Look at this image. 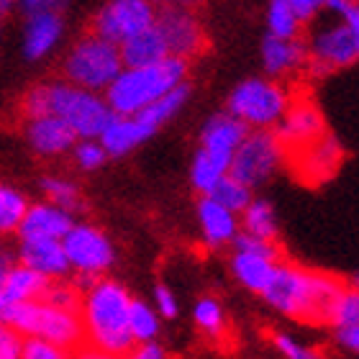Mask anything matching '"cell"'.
<instances>
[{
  "label": "cell",
  "mask_w": 359,
  "mask_h": 359,
  "mask_svg": "<svg viewBox=\"0 0 359 359\" xmlns=\"http://www.w3.org/2000/svg\"><path fill=\"white\" fill-rule=\"evenodd\" d=\"M128 331L134 344H147V341H157L159 337V316L154 306H149L147 300L134 298L131 311H128Z\"/></svg>",
  "instance_id": "cell-32"
},
{
  "label": "cell",
  "mask_w": 359,
  "mask_h": 359,
  "mask_svg": "<svg viewBox=\"0 0 359 359\" xmlns=\"http://www.w3.org/2000/svg\"><path fill=\"white\" fill-rule=\"evenodd\" d=\"M337 339H339V344L346 346L349 352H357L359 354V329L337 331Z\"/></svg>",
  "instance_id": "cell-46"
},
{
  "label": "cell",
  "mask_w": 359,
  "mask_h": 359,
  "mask_svg": "<svg viewBox=\"0 0 359 359\" xmlns=\"http://www.w3.org/2000/svg\"><path fill=\"white\" fill-rule=\"evenodd\" d=\"M46 287H49V280H44L34 269L23 267L18 262L8 269V275L0 280V295L6 298V303L11 308L21 306V303H31V300H41Z\"/></svg>",
  "instance_id": "cell-22"
},
{
  "label": "cell",
  "mask_w": 359,
  "mask_h": 359,
  "mask_svg": "<svg viewBox=\"0 0 359 359\" xmlns=\"http://www.w3.org/2000/svg\"><path fill=\"white\" fill-rule=\"evenodd\" d=\"M118 49H121L123 67H151V65H157V62L170 57L165 41L159 36L157 26H151V29L131 36L128 41H123Z\"/></svg>",
  "instance_id": "cell-25"
},
{
  "label": "cell",
  "mask_w": 359,
  "mask_h": 359,
  "mask_svg": "<svg viewBox=\"0 0 359 359\" xmlns=\"http://www.w3.org/2000/svg\"><path fill=\"white\" fill-rule=\"evenodd\" d=\"M26 142H29L31 151L44 159H57L65 154H72L75 144L80 142L75 136V131L62 123L54 116H36V118H26L23 126Z\"/></svg>",
  "instance_id": "cell-17"
},
{
  "label": "cell",
  "mask_w": 359,
  "mask_h": 359,
  "mask_svg": "<svg viewBox=\"0 0 359 359\" xmlns=\"http://www.w3.org/2000/svg\"><path fill=\"white\" fill-rule=\"evenodd\" d=\"M131 292L111 277H100L83 292L80 300V321L85 331V346L97 352L126 357L134 349V339L128 331Z\"/></svg>",
  "instance_id": "cell-1"
},
{
  "label": "cell",
  "mask_w": 359,
  "mask_h": 359,
  "mask_svg": "<svg viewBox=\"0 0 359 359\" xmlns=\"http://www.w3.org/2000/svg\"><path fill=\"white\" fill-rule=\"evenodd\" d=\"M26 339L8 323H0V359H21Z\"/></svg>",
  "instance_id": "cell-41"
},
{
  "label": "cell",
  "mask_w": 359,
  "mask_h": 359,
  "mask_svg": "<svg viewBox=\"0 0 359 359\" xmlns=\"http://www.w3.org/2000/svg\"><path fill=\"white\" fill-rule=\"evenodd\" d=\"M239 231L249 233V236H255V239L275 241L280 226H277V216H275L272 203L264 201V198H255V201L244 208V213H241Z\"/></svg>",
  "instance_id": "cell-27"
},
{
  "label": "cell",
  "mask_w": 359,
  "mask_h": 359,
  "mask_svg": "<svg viewBox=\"0 0 359 359\" xmlns=\"http://www.w3.org/2000/svg\"><path fill=\"white\" fill-rule=\"evenodd\" d=\"M285 165V149L277 142L275 131H249L229 165V177L255 190L275 177Z\"/></svg>",
  "instance_id": "cell-9"
},
{
  "label": "cell",
  "mask_w": 359,
  "mask_h": 359,
  "mask_svg": "<svg viewBox=\"0 0 359 359\" xmlns=\"http://www.w3.org/2000/svg\"><path fill=\"white\" fill-rule=\"evenodd\" d=\"M49 306L62 308V311H80V300H83V292L77 290L75 283H67V280H57V283H49L44 298Z\"/></svg>",
  "instance_id": "cell-36"
},
{
  "label": "cell",
  "mask_w": 359,
  "mask_h": 359,
  "mask_svg": "<svg viewBox=\"0 0 359 359\" xmlns=\"http://www.w3.org/2000/svg\"><path fill=\"white\" fill-rule=\"evenodd\" d=\"M121 72H123L121 49L90 31L69 46L62 60L65 83L83 88L88 93H97V95H103Z\"/></svg>",
  "instance_id": "cell-5"
},
{
  "label": "cell",
  "mask_w": 359,
  "mask_h": 359,
  "mask_svg": "<svg viewBox=\"0 0 359 359\" xmlns=\"http://www.w3.org/2000/svg\"><path fill=\"white\" fill-rule=\"evenodd\" d=\"M198 221H201L203 241L208 247L233 244V239L239 236V216H233L231 210L218 205L213 198L198 201Z\"/></svg>",
  "instance_id": "cell-21"
},
{
  "label": "cell",
  "mask_w": 359,
  "mask_h": 359,
  "mask_svg": "<svg viewBox=\"0 0 359 359\" xmlns=\"http://www.w3.org/2000/svg\"><path fill=\"white\" fill-rule=\"evenodd\" d=\"M280 259L262 255H247V252H233L231 255V272L236 277V283L247 290L262 295L267 290V285L272 283Z\"/></svg>",
  "instance_id": "cell-24"
},
{
  "label": "cell",
  "mask_w": 359,
  "mask_h": 359,
  "mask_svg": "<svg viewBox=\"0 0 359 359\" xmlns=\"http://www.w3.org/2000/svg\"><path fill=\"white\" fill-rule=\"evenodd\" d=\"M341 157H344L341 144L331 134H326L323 139H318V142L306 147V149L298 151V154H290L285 162H290V167L295 170V175H298L303 182L318 185V182L329 180L331 175L337 172L339 165H341Z\"/></svg>",
  "instance_id": "cell-16"
},
{
  "label": "cell",
  "mask_w": 359,
  "mask_h": 359,
  "mask_svg": "<svg viewBox=\"0 0 359 359\" xmlns=\"http://www.w3.org/2000/svg\"><path fill=\"white\" fill-rule=\"evenodd\" d=\"M229 177V167H224L221 162H216L213 157H208L205 151H195L193 165H190V182L203 198H208L218 185L221 180Z\"/></svg>",
  "instance_id": "cell-30"
},
{
  "label": "cell",
  "mask_w": 359,
  "mask_h": 359,
  "mask_svg": "<svg viewBox=\"0 0 359 359\" xmlns=\"http://www.w3.org/2000/svg\"><path fill=\"white\" fill-rule=\"evenodd\" d=\"M341 287L344 283L337 277L311 272L290 262H280L262 298L287 318L326 321V313Z\"/></svg>",
  "instance_id": "cell-3"
},
{
  "label": "cell",
  "mask_w": 359,
  "mask_h": 359,
  "mask_svg": "<svg viewBox=\"0 0 359 359\" xmlns=\"http://www.w3.org/2000/svg\"><path fill=\"white\" fill-rule=\"evenodd\" d=\"M185 77L187 62L175 57H167L151 67H123V72L113 80L103 97L113 116H136L162 100L175 88L185 85Z\"/></svg>",
  "instance_id": "cell-4"
},
{
  "label": "cell",
  "mask_w": 359,
  "mask_h": 359,
  "mask_svg": "<svg viewBox=\"0 0 359 359\" xmlns=\"http://www.w3.org/2000/svg\"><path fill=\"white\" fill-rule=\"evenodd\" d=\"M247 134L249 128L241 121L233 118L229 111L213 113L201 128V147L198 149L205 151L208 157H213L224 167H229Z\"/></svg>",
  "instance_id": "cell-15"
},
{
  "label": "cell",
  "mask_w": 359,
  "mask_h": 359,
  "mask_svg": "<svg viewBox=\"0 0 359 359\" xmlns=\"http://www.w3.org/2000/svg\"><path fill=\"white\" fill-rule=\"evenodd\" d=\"M308 69L311 75L323 77L344 69L359 60V39L341 18L318 29L308 41Z\"/></svg>",
  "instance_id": "cell-13"
},
{
  "label": "cell",
  "mask_w": 359,
  "mask_h": 359,
  "mask_svg": "<svg viewBox=\"0 0 359 359\" xmlns=\"http://www.w3.org/2000/svg\"><path fill=\"white\" fill-rule=\"evenodd\" d=\"M6 323L15 329L23 339H39L46 344L62 346L67 352H77L85 346V331L80 311H62L49 306L46 300H31L13 306Z\"/></svg>",
  "instance_id": "cell-6"
},
{
  "label": "cell",
  "mask_w": 359,
  "mask_h": 359,
  "mask_svg": "<svg viewBox=\"0 0 359 359\" xmlns=\"http://www.w3.org/2000/svg\"><path fill=\"white\" fill-rule=\"evenodd\" d=\"M62 249L67 257V264L72 272H77V290L85 292L93 283L113 267L116 262V249L113 241L103 229L93 224H75L62 239Z\"/></svg>",
  "instance_id": "cell-8"
},
{
  "label": "cell",
  "mask_w": 359,
  "mask_h": 359,
  "mask_svg": "<svg viewBox=\"0 0 359 359\" xmlns=\"http://www.w3.org/2000/svg\"><path fill=\"white\" fill-rule=\"evenodd\" d=\"M157 21V6L149 0H111L95 11L90 34L121 46L131 36L151 29Z\"/></svg>",
  "instance_id": "cell-12"
},
{
  "label": "cell",
  "mask_w": 359,
  "mask_h": 359,
  "mask_svg": "<svg viewBox=\"0 0 359 359\" xmlns=\"http://www.w3.org/2000/svg\"><path fill=\"white\" fill-rule=\"evenodd\" d=\"M13 255L15 262L34 269L36 275H41L49 283L65 280L69 272L62 241H18Z\"/></svg>",
  "instance_id": "cell-20"
},
{
  "label": "cell",
  "mask_w": 359,
  "mask_h": 359,
  "mask_svg": "<svg viewBox=\"0 0 359 359\" xmlns=\"http://www.w3.org/2000/svg\"><path fill=\"white\" fill-rule=\"evenodd\" d=\"M147 139H149L147 128L134 116H113L97 142H100V147L105 149L108 157H123V154L136 149Z\"/></svg>",
  "instance_id": "cell-23"
},
{
  "label": "cell",
  "mask_w": 359,
  "mask_h": 359,
  "mask_svg": "<svg viewBox=\"0 0 359 359\" xmlns=\"http://www.w3.org/2000/svg\"><path fill=\"white\" fill-rule=\"evenodd\" d=\"M233 252H247V255H262V257H272V259H277V257H280L275 241L255 239V236H249V233H241V231H239V236L233 239Z\"/></svg>",
  "instance_id": "cell-40"
},
{
  "label": "cell",
  "mask_w": 359,
  "mask_h": 359,
  "mask_svg": "<svg viewBox=\"0 0 359 359\" xmlns=\"http://www.w3.org/2000/svg\"><path fill=\"white\" fill-rule=\"evenodd\" d=\"M300 21L290 8V0H272L267 6V36L275 39H298Z\"/></svg>",
  "instance_id": "cell-33"
},
{
  "label": "cell",
  "mask_w": 359,
  "mask_h": 359,
  "mask_svg": "<svg viewBox=\"0 0 359 359\" xmlns=\"http://www.w3.org/2000/svg\"><path fill=\"white\" fill-rule=\"evenodd\" d=\"M193 318L198 323V329H203L208 337H221L226 329V313H224V306L218 303L216 298H201L195 303L193 308Z\"/></svg>",
  "instance_id": "cell-35"
},
{
  "label": "cell",
  "mask_w": 359,
  "mask_h": 359,
  "mask_svg": "<svg viewBox=\"0 0 359 359\" xmlns=\"http://www.w3.org/2000/svg\"><path fill=\"white\" fill-rule=\"evenodd\" d=\"M11 11H13V3H8V0H0V29H3L6 18L11 15Z\"/></svg>",
  "instance_id": "cell-49"
},
{
  "label": "cell",
  "mask_w": 359,
  "mask_h": 359,
  "mask_svg": "<svg viewBox=\"0 0 359 359\" xmlns=\"http://www.w3.org/2000/svg\"><path fill=\"white\" fill-rule=\"evenodd\" d=\"M262 67L267 72L269 80H285L290 75H298L300 69L308 67V46L303 39H275L264 36L262 39Z\"/></svg>",
  "instance_id": "cell-19"
},
{
  "label": "cell",
  "mask_w": 359,
  "mask_h": 359,
  "mask_svg": "<svg viewBox=\"0 0 359 359\" xmlns=\"http://www.w3.org/2000/svg\"><path fill=\"white\" fill-rule=\"evenodd\" d=\"M157 26L159 36L165 41L167 54L175 60H193L201 52H205L208 34L203 26L201 13L193 6L185 3H165L157 8Z\"/></svg>",
  "instance_id": "cell-11"
},
{
  "label": "cell",
  "mask_w": 359,
  "mask_h": 359,
  "mask_svg": "<svg viewBox=\"0 0 359 359\" xmlns=\"http://www.w3.org/2000/svg\"><path fill=\"white\" fill-rule=\"evenodd\" d=\"M72 359H123V357H113V354H105V352H97L93 346H80Z\"/></svg>",
  "instance_id": "cell-48"
},
{
  "label": "cell",
  "mask_w": 359,
  "mask_h": 359,
  "mask_svg": "<svg viewBox=\"0 0 359 359\" xmlns=\"http://www.w3.org/2000/svg\"><path fill=\"white\" fill-rule=\"evenodd\" d=\"M187 97H190V85L185 83V85H180V88H175L172 93H167V95L162 97V100H157L154 105L144 108L142 113H136L134 118L147 128V134L154 136L159 128L165 126L167 121L175 118V116L185 108Z\"/></svg>",
  "instance_id": "cell-26"
},
{
  "label": "cell",
  "mask_w": 359,
  "mask_h": 359,
  "mask_svg": "<svg viewBox=\"0 0 359 359\" xmlns=\"http://www.w3.org/2000/svg\"><path fill=\"white\" fill-rule=\"evenodd\" d=\"M72 159H75V165L80 167V170L95 172V170H100V167L105 165L108 154H105V149L100 147L97 139H80V142L75 144V149H72Z\"/></svg>",
  "instance_id": "cell-37"
},
{
  "label": "cell",
  "mask_w": 359,
  "mask_h": 359,
  "mask_svg": "<svg viewBox=\"0 0 359 359\" xmlns=\"http://www.w3.org/2000/svg\"><path fill=\"white\" fill-rule=\"evenodd\" d=\"M326 321L334 326L337 331L346 329H359V290L352 285H344L337 292V298L331 303Z\"/></svg>",
  "instance_id": "cell-31"
},
{
  "label": "cell",
  "mask_w": 359,
  "mask_h": 359,
  "mask_svg": "<svg viewBox=\"0 0 359 359\" xmlns=\"http://www.w3.org/2000/svg\"><path fill=\"white\" fill-rule=\"evenodd\" d=\"M290 8L295 18L300 21V26H306V23H311L316 15L321 13L323 3L321 0H290Z\"/></svg>",
  "instance_id": "cell-44"
},
{
  "label": "cell",
  "mask_w": 359,
  "mask_h": 359,
  "mask_svg": "<svg viewBox=\"0 0 359 359\" xmlns=\"http://www.w3.org/2000/svg\"><path fill=\"white\" fill-rule=\"evenodd\" d=\"M75 226V218L67 210L57 208L52 203L39 201L29 203V210L18 226V241H62Z\"/></svg>",
  "instance_id": "cell-18"
},
{
  "label": "cell",
  "mask_w": 359,
  "mask_h": 359,
  "mask_svg": "<svg viewBox=\"0 0 359 359\" xmlns=\"http://www.w3.org/2000/svg\"><path fill=\"white\" fill-rule=\"evenodd\" d=\"M21 108L26 118L54 116L75 131L77 139H100L108 121L113 118L111 108L103 95L88 93L65 80L39 83L23 95Z\"/></svg>",
  "instance_id": "cell-2"
},
{
  "label": "cell",
  "mask_w": 359,
  "mask_h": 359,
  "mask_svg": "<svg viewBox=\"0 0 359 359\" xmlns=\"http://www.w3.org/2000/svg\"><path fill=\"white\" fill-rule=\"evenodd\" d=\"M15 264V255L11 252V247L6 244V239H0V280L8 275V269Z\"/></svg>",
  "instance_id": "cell-47"
},
{
  "label": "cell",
  "mask_w": 359,
  "mask_h": 359,
  "mask_svg": "<svg viewBox=\"0 0 359 359\" xmlns=\"http://www.w3.org/2000/svg\"><path fill=\"white\" fill-rule=\"evenodd\" d=\"M292 100L295 97L285 83L269 77H249L231 90L226 111L241 121L249 131H275Z\"/></svg>",
  "instance_id": "cell-7"
},
{
  "label": "cell",
  "mask_w": 359,
  "mask_h": 359,
  "mask_svg": "<svg viewBox=\"0 0 359 359\" xmlns=\"http://www.w3.org/2000/svg\"><path fill=\"white\" fill-rule=\"evenodd\" d=\"M352 287H357V290H359V275H357V277H354V280H352Z\"/></svg>",
  "instance_id": "cell-51"
},
{
  "label": "cell",
  "mask_w": 359,
  "mask_h": 359,
  "mask_svg": "<svg viewBox=\"0 0 359 359\" xmlns=\"http://www.w3.org/2000/svg\"><path fill=\"white\" fill-rule=\"evenodd\" d=\"M39 185H41V193L46 195V203H52V205H57V208L67 210L69 216L85 208L83 190H80L77 182H72L69 177H62V175H46V177H41Z\"/></svg>",
  "instance_id": "cell-28"
},
{
  "label": "cell",
  "mask_w": 359,
  "mask_h": 359,
  "mask_svg": "<svg viewBox=\"0 0 359 359\" xmlns=\"http://www.w3.org/2000/svg\"><path fill=\"white\" fill-rule=\"evenodd\" d=\"M272 344H275V349L280 352L283 359H321V354L316 352L313 346L295 339L287 331H275L272 334Z\"/></svg>",
  "instance_id": "cell-38"
},
{
  "label": "cell",
  "mask_w": 359,
  "mask_h": 359,
  "mask_svg": "<svg viewBox=\"0 0 359 359\" xmlns=\"http://www.w3.org/2000/svg\"><path fill=\"white\" fill-rule=\"evenodd\" d=\"M21 52L26 60L41 62L60 46L65 36V13L60 3L23 0L21 6Z\"/></svg>",
  "instance_id": "cell-10"
},
{
  "label": "cell",
  "mask_w": 359,
  "mask_h": 359,
  "mask_svg": "<svg viewBox=\"0 0 359 359\" xmlns=\"http://www.w3.org/2000/svg\"><path fill=\"white\" fill-rule=\"evenodd\" d=\"M154 311H157V316H162V318H175L180 311L177 306V295H175L167 285H157L154 287Z\"/></svg>",
  "instance_id": "cell-43"
},
{
  "label": "cell",
  "mask_w": 359,
  "mask_h": 359,
  "mask_svg": "<svg viewBox=\"0 0 359 359\" xmlns=\"http://www.w3.org/2000/svg\"><path fill=\"white\" fill-rule=\"evenodd\" d=\"M8 313H11V306H8V303H6V298H3V295H0V323H6Z\"/></svg>",
  "instance_id": "cell-50"
},
{
  "label": "cell",
  "mask_w": 359,
  "mask_h": 359,
  "mask_svg": "<svg viewBox=\"0 0 359 359\" xmlns=\"http://www.w3.org/2000/svg\"><path fill=\"white\" fill-rule=\"evenodd\" d=\"M275 136L277 142L283 144L285 159L290 154H298V151H303L306 147H311V144H316L318 139L326 136L323 113L306 97H295L292 105L287 108V113H285V118L277 123Z\"/></svg>",
  "instance_id": "cell-14"
},
{
  "label": "cell",
  "mask_w": 359,
  "mask_h": 359,
  "mask_svg": "<svg viewBox=\"0 0 359 359\" xmlns=\"http://www.w3.org/2000/svg\"><path fill=\"white\" fill-rule=\"evenodd\" d=\"M26 210H29V198L18 187L0 182V239L18 231Z\"/></svg>",
  "instance_id": "cell-29"
},
{
  "label": "cell",
  "mask_w": 359,
  "mask_h": 359,
  "mask_svg": "<svg viewBox=\"0 0 359 359\" xmlns=\"http://www.w3.org/2000/svg\"><path fill=\"white\" fill-rule=\"evenodd\" d=\"M326 8H331L341 21L349 26L354 36L359 39V3H349V0H329Z\"/></svg>",
  "instance_id": "cell-42"
},
{
  "label": "cell",
  "mask_w": 359,
  "mask_h": 359,
  "mask_svg": "<svg viewBox=\"0 0 359 359\" xmlns=\"http://www.w3.org/2000/svg\"><path fill=\"white\" fill-rule=\"evenodd\" d=\"M123 359H167V352L159 341H147V344H136Z\"/></svg>",
  "instance_id": "cell-45"
},
{
  "label": "cell",
  "mask_w": 359,
  "mask_h": 359,
  "mask_svg": "<svg viewBox=\"0 0 359 359\" xmlns=\"http://www.w3.org/2000/svg\"><path fill=\"white\" fill-rule=\"evenodd\" d=\"M72 354L75 352H67L62 346L46 344V341H39V339H26L21 359H72Z\"/></svg>",
  "instance_id": "cell-39"
},
{
  "label": "cell",
  "mask_w": 359,
  "mask_h": 359,
  "mask_svg": "<svg viewBox=\"0 0 359 359\" xmlns=\"http://www.w3.org/2000/svg\"><path fill=\"white\" fill-rule=\"evenodd\" d=\"M208 198H213V201H216L218 205H224L226 210H231L233 216H241V213H244V208L255 201L252 190H249V187H244L241 182H236L233 177L221 180V185H218L216 190L208 195Z\"/></svg>",
  "instance_id": "cell-34"
}]
</instances>
